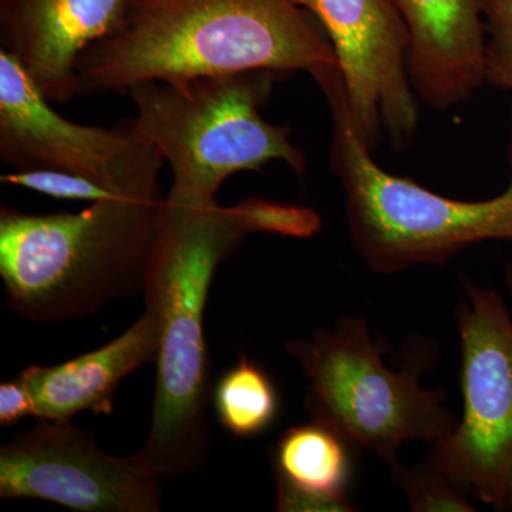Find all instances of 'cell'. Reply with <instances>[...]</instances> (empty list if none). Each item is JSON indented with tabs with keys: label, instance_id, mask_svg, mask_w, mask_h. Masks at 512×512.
<instances>
[{
	"label": "cell",
	"instance_id": "ffe728a7",
	"mask_svg": "<svg viewBox=\"0 0 512 512\" xmlns=\"http://www.w3.org/2000/svg\"><path fill=\"white\" fill-rule=\"evenodd\" d=\"M276 510L299 511H356L355 505L350 501L329 500L318 495L301 493L282 484H276Z\"/></svg>",
	"mask_w": 512,
	"mask_h": 512
},
{
	"label": "cell",
	"instance_id": "5b68a950",
	"mask_svg": "<svg viewBox=\"0 0 512 512\" xmlns=\"http://www.w3.org/2000/svg\"><path fill=\"white\" fill-rule=\"evenodd\" d=\"M276 76L252 70L128 90L137 111L131 130L170 165L171 194L211 200L227 178L272 161L305 174L308 158L292 143L291 128L261 113Z\"/></svg>",
	"mask_w": 512,
	"mask_h": 512
},
{
	"label": "cell",
	"instance_id": "30bf717a",
	"mask_svg": "<svg viewBox=\"0 0 512 512\" xmlns=\"http://www.w3.org/2000/svg\"><path fill=\"white\" fill-rule=\"evenodd\" d=\"M161 478L101 450L72 420H39L0 448V498L49 501L77 512H157Z\"/></svg>",
	"mask_w": 512,
	"mask_h": 512
},
{
	"label": "cell",
	"instance_id": "e0dca14e",
	"mask_svg": "<svg viewBox=\"0 0 512 512\" xmlns=\"http://www.w3.org/2000/svg\"><path fill=\"white\" fill-rule=\"evenodd\" d=\"M0 181L3 184L26 188V190L36 191L39 194L47 195V197L55 198V200L63 201L96 202L123 194V192H130L114 190L110 185L84 177V175L53 170L15 171L12 174H3Z\"/></svg>",
	"mask_w": 512,
	"mask_h": 512
},
{
	"label": "cell",
	"instance_id": "7c38bea8",
	"mask_svg": "<svg viewBox=\"0 0 512 512\" xmlns=\"http://www.w3.org/2000/svg\"><path fill=\"white\" fill-rule=\"evenodd\" d=\"M407 36V73L423 106L446 111L485 84L483 0H387Z\"/></svg>",
	"mask_w": 512,
	"mask_h": 512
},
{
	"label": "cell",
	"instance_id": "5bb4252c",
	"mask_svg": "<svg viewBox=\"0 0 512 512\" xmlns=\"http://www.w3.org/2000/svg\"><path fill=\"white\" fill-rule=\"evenodd\" d=\"M350 446L325 421L289 427L274 451L276 484L329 500L350 501Z\"/></svg>",
	"mask_w": 512,
	"mask_h": 512
},
{
	"label": "cell",
	"instance_id": "6da1fadb",
	"mask_svg": "<svg viewBox=\"0 0 512 512\" xmlns=\"http://www.w3.org/2000/svg\"><path fill=\"white\" fill-rule=\"evenodd\" d=\"M298 205L248 198L221 207L168 192L151 254L144 301L160 319L153 414L146 443L131 454L160 478L198 473L210 456V362L204 316L218 266L249 234L301 237Z\"/></svg>",
	"mask_w": 512,
	"mask_h": 512
},
{
	"label": "cell",
	"instance_id": "4fadbf2b",
	"mask_svg": "<svg viewBox=\"0 0 512 512\" xmlns=\"http://www.w3.org/2000/svg\"><path fill=\"white\" fill-rule=\"evenodd\" d=\"M160 319L146 305L134 325L103 348L57 366H30L19 379L28 386L37 420L67 421L83 412L113 413L120 383L141 366L156 363Z\"/></svg>",
	"mask_w": 512,
	"mask_h": 512
},
{
	"label": "cell",
	"instance_id": "7a4b0ae2",
	"mask_svg": "<svg viewBox=\"0 0 512 512\" xmlns=\"http://www.w3.org/2000/svg\"><path fill=\"white\" fill-rule=\"evenodd\" d=\"M252 70L305 72L318 83L339 64L295 0H134L120 28L80 56L76 97Z\"/></svg>",
	"mask_w": 512,
	"mask_h": 512
},
{
	"label": "cell",
	"instance_id": "d6986e66",
	"mask_svg": "<svg viewBox=\"0 0 512 512\" xmlns=\"http://www.w3.org/2000/svg\"><path fill=\"white\" fill-rule=\"evenodd\" d=\"M35 417V402L32 393L22 380L0 384V424L2 427L15 426L16 423Z\"/></svg>",
	"mask_w": 512,
	"mask_h": 512
},
{
	"label": "cell",
	"instance_id": "2e32d148",
	"mask_svg": "<svg viewBox=\"0 0 512 512\" xmlns=\"http://www.w3.org/2000/svg\"><path fill=\"white\" fill-rule=\"evenodd\" d=\"M390 470L413 511H474L466 488L430 457L416 466H404L397 460Z\"/></svg>",
	"mask_w": 512,
	"mask_h": 512
},
{
	"label": "cell",
	"instance_id": "ac0fdd59",
	"mask_svg": "<svg viewBox=\"0 0 512 512\" xmlns=\"http://www.w3.org/2000/svg\"><path fill=\"white\" fill-rule=\"evenodd\" d=\"M485 84L512 92V0H483Z\"/></svg>",
	"mask_w": 512,
	"mask_h": 512
},
{
	"label": "cell",
	"instance_id": "9c48e42d",
	"mask_svg": "<svg viewBox=\"0 0 512 512\" xmlns=\"http://www.w3.org/2000/svg\"><path fill=\"white\" fill-rule=\"evenodd\" d=\"M328 36L345 84L350 121L370 150L383 136L407 146L420 100L407 73L409 36L387 0H295Z\"/></svg>",
	"mask_w": 512,
	"mask_h": 512
},
{
	"label": "cell",
	"instance_id": "44dd1931",
	"mask_svg": "<svg viewBox=\"0 0 512 512\" xmlns=\"http://www.w3.org/2000/svg\"><path fill=\"white\" fill-rule=\"evenodd\" d=\"M511 117H512V110H511ZM505 281H507L508 288H510V291L512 293V264L510 266H508V268H507V279H505Z\"/></svg>",
	"mask_w": 512,
	"mask_h": 512
},
{
	"label": "cell",
	"instance_id": "8fae6325",
	"mask_svg": "<svg viewBox=\"0 0 512 512\" xmlns=\"http://www.w3.org/2000/svg\"><path fill=\"white\" fill-rule=\"evenodd\" d=\"M134 0H0V43L50 101L76 97L87 47L120 28Z\"/></svg>",
	"mask_w": 512,
	"mask_h": 512
},
{
	"label": "cell",
	"instance_id": "277c9868",
	"mask_svg": "<svg viewBox=\"0 0 512 512\" xmlns=\"http://www.w3.org/2000/svg\"><path fill=\"white\" fill-rule=\"evenodd\" d=\"M320 89L332 111L330 168L345 192L350 241L372 271L441 265L471 245L512 241V130L507 188L490 200H454L379 167L350 121L340 74Z\"/></svg>",
	"mask_w": 512,
	"mask_h": 512
},
{
	"label": "cell",
	"instance_id": "3957f363",
	"mask_svg": "<svg viewBox=\"0 0 512 512\" xmlns=\"http://www.w3.org/2000/svg\"><path fill=\"white\" fill-rule=\"evenodd\" d=\"M164 201L154 185L79 212L2 205L0 276L10 308L30 322H70L144 292Z\"/></svg>",
	"mask_w": 512,
	"mask_h": 512
},
{
	"label": "cell",
	"instance_id": "9a60e30c",
	"mask_svg": "<svg viewBox=\"0 0 512 512\" xmlns=\"http://www.w3.org/2000/svg\"><path fill=\"white\" fill-rule=\"evenodd\" d=\"M212 402L222 427L239 439L264 433L279 412L274 382L247 355H242L215 384Z\"/></svg>",
	"mask_w": 512,
	"mask_h": 512
},
{
	"label": "cell",
	"instance_id": "52a82bcc",
	"mask_svg": "<svg viewBox=\"0 0 512 512\" xmlns=\"http://www.w3.org/2000/svg\"><path fill=\"white\" fill-rule=\"evenodd\" d=\"M463 416L430 458L495 510L512 508V318L503 296L461 278Z\"/></svg>",
	"mask_w": 512,
	"mask_h": 512
},
{
	"label": "cell",
	"instance_id": "ba28073f",
	"mask_svg": "<svg viewBox=\"0 0 512 512\" xmlns=\"http://www.w3.org/2000/svg\"><path fill=\"white\" fill-rule=\"evenodd\" d=\"M0 157L22 170L84 175L117 191L160 184L165 163L130 124L83 126L64 119L22 64L0 49Z\"/></svg>",
	"mask_w": 512,
	"mask_h": 512
},
{
	"label": "cell",
	"instance_id": "8992f818",
	"mask_svg": "<svg viewBox=\"0 0 512 512\" xmlns=\"http://www.w3.org/2000/svg\"><path fill=\"white\" fill-rule=\"evenodd\" d=\"M309 380L306 407L357 450L396 463L409 441L436 444L456 429L443 390H427L409 372L384 363L382 348L362 318L348 316L335 329L286 346Z\"/></svg>",
	"mask_w": 512,
	"mask_h": 512
}]
</instances>
